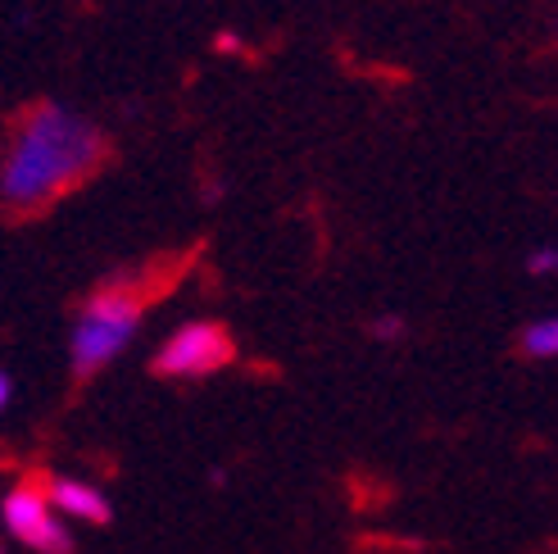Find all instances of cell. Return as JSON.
I'll list each match as a JSON object with an SVG mask.
<instances>
[{
	"mask_svg": "<svg viewBox=\"0 0 558 554\" xmlns=\"http://www.w3.org/2000/svg\"><path fill=\"white\" fill-rule=\"evenodd\" d=\"M109 159V136L73 105L37 100L10 123L0 159V205L10 224H27L87 186Z\"/></svg>",
	"mask_w": 558,
	"mask_h": 554,
	"instance_id": "1",
	"label": "cell"
},
{
	"mask_svg": "<svg viewBox=\"0 0 558 554\" xmlns=\"http://www.w3.org/2000/svg\"><path fill=\"white\" fill-rule=\"evenodd\" d=\"M159 282L150 268H123L109 273L82 296V304L73 310L69 323V377L73 382H96L109 364L132 350V341L142 337L150 300H155Z\"/></svg>",
	"mask_w": 558,
	"mask_h": 554,
	"instance_id": "2",
	"label": "cell"
},
{
	"mask_svg": "<svg viewBox=\"0 0 558 554\" xmlns=\"http://www.w3.org/2000/svg\"><path fill=\"white\" fill-rule=\"evenodd\" d=\"M236 337L218 318H186L169 327L150 350V373L159 382H205L236 364Z\"/></svg>",
	"mask_w": 558,
	"mask_h": 554,
	"instance_id": "3",
	"label": "cell"
},
{
	"mask_svg": "<svg viewBox=\"0 0 558 554\" xmlns=\"http://www.w3.org/2000/svg\"><path fill=\"white\" fill-rule=\"evenodd\" d=\"M0 528L27 554H73V522L54 509L41 478H19L0 495Z\"/></svg>",
	"mask_w": 558,
	"mask_h": 554,
	"instance_id": "4",
	"label": "cell"
},
{
	"mask_svg": "<svg viewBox=\"0 0 558 554\" xmlns=\"http://www.w3.org/2000/svg\"><path fill=\"white\" fill-rule=\"evenodd\" d=\"M54 509H60L73 528H109L114 522V501L105 495L100 482L82 478V473H41Z\"/></svg>",
	"mask_w": 558,
	"mask_h": 554,
	"instance_id": "5",
	"label": "cell"
},
{
	"mask_svg": "<svg viewBox=\"0 0 558 554\" xmlns=\"http://www.w3.org/2000/svg\"><path fill=\"white\" fill-rule=\"evenodd\" d=\"M518 354L526 364H558V310L518 327Z\"/></svg>",
	"mask_w": 558,
	"mask_h": 554,
	"instance_id": "6",
	"label": "cell"
},
{
	"mask_svg": "<svg viewBox=\"0 0 558 554\" xmlns=\"http://www.w3.org/2000/svg\"><path fill=\"white\" fill-rule=\"evenodd\" d=\"M522 273L536 277V282H558V241H536L522 255Z\"/></svg>",
	"mask_w": 558,
	"mask_h": 554,
	"instance_id": "7",
	"label": "cell"
},
{
	"mask_svg": "<svg viewBox=\"0 0 558 554\" xmlns=\"http://www.w3.org/2000/svg\"><path fill=\"white\" fill-rule=\"evenodd\" d=\"M368 337L377 346H400V341H409V318L400 310H381L368 318Z\"/></svg>",
	"mask_w": 558,
	"mask_h": 554,
	"instance_id": "8",
	"label": "cell"
},
{
	"mask_svg": "<svg viewBox=\"0 0 558 554\" xmlns=\"http://www.w3.org/2000/svg\"><path fill=\"white\" fill-rule=\"evenodd\" d=\"M14 392H19V382H14V373L5 369V373H0V409H10V400H14Z\"/></svg>",
	"mask_w": 558,
	"mask_h": 554,
	"instance_id": "9",
	"label": "cell"
}]
</instances>
